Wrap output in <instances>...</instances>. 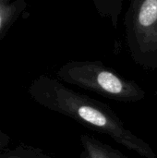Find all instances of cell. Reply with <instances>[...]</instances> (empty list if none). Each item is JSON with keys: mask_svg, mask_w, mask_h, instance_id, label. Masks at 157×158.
I'll return each mask as SVG.
<instances>
[{"mask_svg": "<svg viewBox=\"0 0 157 158\" xmlns=\"http://www.w3.org/2000/svg\"><path fill=\"white\" fill-rule=\"evenodd\" d=\"M29 94L40 106L108 135L143 158H157L151 146L130 131L107 106L80 94L56 79L41 75L31 83Z\"/></svg>", "mask_w": 157, "mask_h": 158, "instance_id": "6da1fadb", "label": "cell"}, {"mask_svg": "<svg viewBox=\"0 0 157 158\" xmlns=\"http://www.w3.org/2000/svg\"><path fill=\"white\" fill-rule=\"evenodd\" d=\"M56 75L67 83L109 99L138 102L145 97V92L137 83L124 79L97 61L68 62L59 68Z\"/></svg>", "mask_w": 157, "mask_h": 158, "instance_id": "7a4b0ae2", "label": "cell"}, {"mask_svg": "<svg viewBox=\"0 0 157 158\" xmlns=\"http://www.w3.org/2000/svg\"><path fill=\"white\" fill-rule=\"evenodd\" d=\"M126 27L133 57L144 66L157 67V0L131 2Z\"/></svg>", "mask_w": 157, "mask_h": 158, "instance_id": "3957f363", "label": "cell"}, {"mask_svg": "<svg viewBox=\"0 0 157 158\" xmlns=\"http://www.w3.org/2000/svg\"><path fill=\"white\" fill-rule=\"evenodd\" d=\"M81 158H128L119 151L87 134L81 136Z\"/></svg>", "mask_w": 157, "mask_h": 158, "instance_id": "277c9868", "label": "cell"}, {"mask_svg": "<svg viewBox=\"0 0 157 158\" xmlns=\"http://www.w3.org/2000/svg\"><path fill=\"white\" fill-rule=\"evenodd\" d=\"M24 0H0V42L25 10Z\"/></svg>", "mask_w": 157, "mask_h": 158, "instance_id": "5b68a950", "label": "cell"}, {"mask_svg": "<svg viewBox=\"0 0 157 158\" xmlns=\"http://www.w3.org/2000/svg\"><path fill=\"white\" fill-rule=\"evenodd\" d=\"M0 158H52L38 148L30 146H17L12 150L0 152Z\"/></svg>", "mask_w": 157, "mask_h": 158, "instance_id": "8992f818", "label": "cell"}, {"mask_svg": "<svg viewBox=\"0 0 157 158\" xmlns=\"http://www.w3.org/2000/svg\"><path fill=\"white\" fill-rule=\"evenodd\" d=\"M96 9L99 11V13L103 16L110 17L113 20V24L115 27H117L118 22V17L120 13L122 2L121 1H102V0H94L93 1Z\"/></svg>", "mask_w": 157, "mask_h": 158, "instance_id": "52a82bcc", "label": "cell"}, {"mask_svg": "<svg viewBox=\"0 0 157 158\" xmlns=\"http://www.w3.org/2000/svg\"><path fill=\"white\" fill-rule=\"evenodd\" d=\"M9 143H10L9 136L0 130V152L7 149Z\"/></svg>", "mask_w": 157, "mask_h": 158, "instance_id": "ba28073f", "label": "cell"}]
</instances>
